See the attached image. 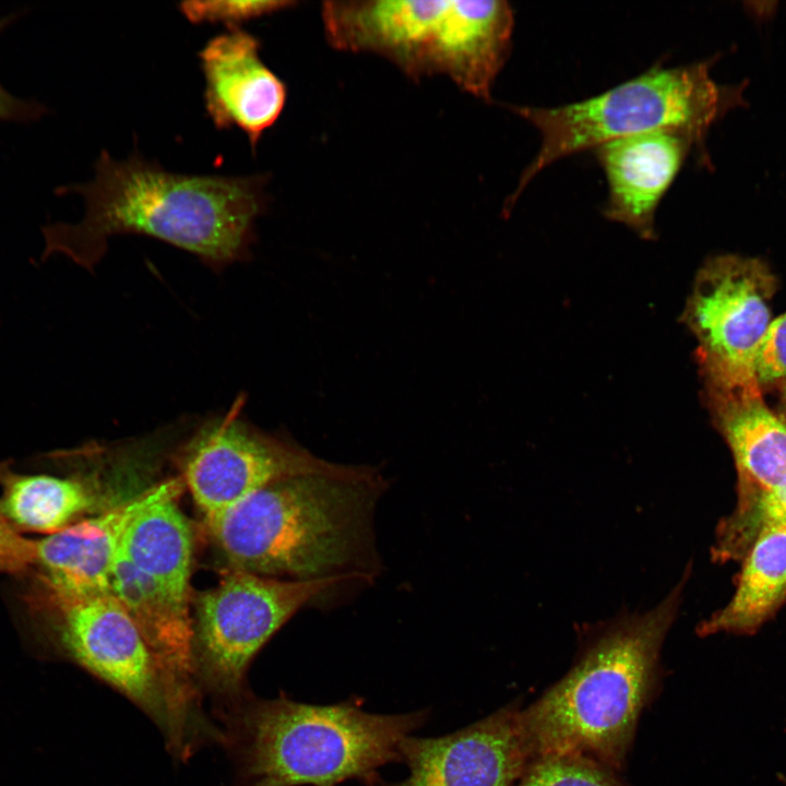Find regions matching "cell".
Listing matches in <instances>:
<instances>
[{
	"mask_svg": "<svg viewBox=\"0 0 786 786\" xmlns=\"http://www.w3.org/2000/svg\"><path fill=\"white\" fill-rule=\"evenodd\" d=\"M688 571V569H687ZM653 608L584 628L573 665L520 710L529 760L571 753L623 767L639 718L657 690L660 653L689 574Z\"/></svg>",
	"mask_w": 786,
	"mask_h": 786,
	"instance_id": "obj_3",
	"label": "cell"
},
{
	"mask_svg": "<svg viewBox=\"0 0 786 786\" xmlns=\"http://www.w3.org/2000/svg\"><path fill=\"white\" fill-rule=\"evenodd\" d=\"M384 479L372 467L285 478L206 525L231 569L295 581H369L380 569L374 510Z\"/></svg>",
	"mask_w": 786,
	"mask_h": 786,
	"instance_id": "obj_2",
	"label": "cell"
},
{
	"mask_svg": "<svg viewBox=\"0 0 786 786\" xmlns=\"http://www.w3.org/2000/svg\"><path fill=\"white\" fill-rule=\"evenodd\" d=\"M741 561L733 597L698 626L701 636L722 632L751 634L785 603L786 526L760 534Z\"/></svg>",
	"mask_w": 786,
	"mask_h": 786,
	"instance_id": "obj_18",
	"label": "cell"
},
{
	"mask_svg": "<svg viewBox=\"0 0 786 786\" xmlns=\"http://www.w3.org/2000/svg\"><path fill=\"white\" fill-rule=\"evenodd\" d=\"M0 496V515L15 529L57 533L98 504L83 479L48 474L8 475Z\"/></svg>",
	"mask_w": 786,
	"mask_h": 786,
	"instance_id": "obj_19",
	"label": "cell"
},
{
	"mask_svg": "<svg viewBox=\"0 0 786 786\" xmlns=\"http://www.w3.org/2000/svg\"><path fill=\"white\" fill-rule=\"evenodd\" d=\"M694 140L674 130H658L606 142L595 148L606 175L607 218L639 236H655V213Z\"/></svg>",
	"mask_w": 786,
	"mask_h": 786,
	"instance_id": "obj_14",
	"label": "cell"
},
{
	"mask_svg": "<svg viewBox=\"0 0 786 786\" xmlns=\"http://www.w3.org/2000/svg\"><path fill=\"white\" fill-rule=\"evenodd\" d=\"M785 379L786 312L771 321L754 361V380L760 389Z\"/></svg>",
	"mask_w": 786,
	"mask_h": 786,
	"instance_id": "obj_23",
	"label": "cell"
},
{
	"mask_svg": "<svg viewBox=\"0 0 786 786\" xmlns=\"http://www.w3.org/2000/svg\"><path fill=\"white\" fill-rule=\"evenodd\" d=\"M775 289V276L757 258L718 255L699 270L682 320L698 342L705 385L757 383L754 361Z\"/></svg>",
	"mask_w": 786,
	"mask_h": 786,
	"instance_id": "obj_9",
	"label": "cell"
},
{
	"mask_svg": "<svg viewBox=\"0 0 786 786\" xmlns=\"http://www.w3.org/2000/svg\"><path fill=\"white\" fill-rule=\"evenodd\" d=\"M324 34L343 51L384 57L412 78L441 74L490 100L514 27L501 0L327 1Z\"/></svg>",
	"mask_w": 786,
	"mask_h": 786,
	"instance_id": "obj_5",
	"label": "cell"
},
{
	"mask_svg": "<svg viewBox=\"0 0 786 786\" xmlns=\"http://www.w3.org/2000/svg\"><path fill=\"white\" fill-rule=\"evenodd\" d=\"M92 180L60 188L78 193V223L44 228V255L60 253L92 271L119 235L152 237L196 255L214 271L251 255L255 222L265 213L269 174L188 175L147 160L136 147L126 159L103 150Z\"/></svg>",
	"mask_w": 786,
	"mask_h": 786,
	"instance_id": "obj_1",
	"label": "cell"
},
{
	"mask_svg": "<svg viewBox=\"0 0 786 786\" xmlns=\"http://www.w3.org/2000/svg\"><path fill=\"white\" fill-rule=\"evenodd\" d=\"M3 24L4 21L0 20V29ZM41 111L38 105L13 96L0 84V121H25L36 118Z\"/></svg>",
	"mask_w": 786,
	"mask_h": 786,
	"instance_id": "obj_25",
	"label": "cell"
},
{
	"mask_svg": "<svg viewBox=\"0 0 786 786\" xmlns=\"http://www.w3.org/2000/svg\"><path fill=\"white\" fill-rule=\"evenodd\" d=\"M341 583L337 579L284 580L230 569L196 602L199 680L233 704L239 703L247 668L257 653L301 607Z\"/></svg>",
	"mask_w": 786,
	"mask_h": 786,
	"instance_id": "obj_8",
	"label": "cell"
},
{
	"mask_svg": "<svg viewBox=\"0 0 786 786\" xmlns=\"http://www.w3.org/2000/svg\"><path fill=\"white\" fill-rule=\"evenodd\" d=\"M707 63L654 67L594 97L558 107L513 106L533 124L540 146L508 199L511 211L528 182L565 156L624 136L674 130L699 140L726 105Z\"/></svg>",
	"mask_w": 786,
	"mask_h": 786,
	"instance_id": "obj_6",
	"label": "cell"
},
{
	"mask_svg": "<svg viewBox=\"0 0 786 786\" xmlns=\"http://www.w3.org/2000/svg\"><path fill=\"white\" fill-rule=\"evenodd\" d=\"M238 398L200 426L182 456V480L205 523L278 480L334 469L307 449L252 426Z\"/></svg>",
	"mask_w": 786,
	"mask_h": 786,
	"instance_id": "obj_10",
	"label": "cell"
},
{
	"mask_svg": "<svg viewBox=\"0 0 786 786\" xmlns=\"http://www.w3.org/2000/svg\"><path fill=\"white\" fill-rule=\"evenodd\" d=\"M178 497L170 495L143 508L127 526L120 549L162 592L189 606L193 541Z\"/></svg>",
	"mask_w": 786,
	"mask_h": 786,
	"instance_id": "obj_17",
	"label": "cell"
},
{
	"mask_svg": "<svg viewBox=\"0 0 786 786\" xmlns=\"http://www.w3.org/2000/svg\"><path fill=\"white\" fill-rule=\"evenodd\" d=\"M181 477L148 488L133 499L80 520L35 540V561L48 598H80L111 593V571L122 535L133 517L157 500L180 495Z\"/></svg>",
	"mask_w": 786,
	"mask_h": 786,
	"instance_id": "obj_13",
	"label": "cell"
},
{
	"mask_svg": "<svg viewBox=\"0 0 786 786\" xmlns=\"http://www.w3.org/2000/svg\"><path fill=\"white\" fill-rule=\"evenodd\" d=\"M111 593L158 659L179 678L200 687L189 606L171 599L136 570L120 545L112 564Z\"/></svg>",
	"mask_w": 786,
	"mask_h": 786,
	"instance_id": "obj_16",
	"label": "cell"
},
{
	"mask_svg": "<svg viewBox=\"0 0 786 786\" xmlns=\"http://www.w3.org/2000/svg\"><path fill=\"white\" fill-rule=\"evenodd\" d=\"M34 561L35 540L25 538L0 515V572L24 573Z\"/></svg>",
	"mask_w": 786,
	"mask_h": 786,
	"instance_id": "obj_24",
	"label": "cell"
},
{
	"mask_svg": "<svg viewBox=\"0 0 786 786\" xmlns=\"http://www.w3.org/2000/svg\"><path fill=\"white\" fill-rule=\"evenodd\" d=\"M48 599L66 653L143 710L174 755L188 757L206 727L200 714V687L158 659L112 593Z\"/></svg>",
	"mask_w": 786,
	"mask_h": 786,
	"instance_id": "obj_7",
	"label": "cell"
},
{
	"mask_svg": "<svg viewBox=\"0 0 786 786\" xmlns=\"http://www.w3.org/2000/svg\"><path fill=\"white\" fill-rule=\"evenodd\" d=\"M295 1H186L178 10L193 24L222 23L238 28L245 22L294 7Z\"/></svg>",
	"mask_w": 786,
	"mask_h": 786,
	"instance_id": "obj_22",
	"label": "cell"
},
{
	"mask_svg": "<svg viewBox=\"0 0 786 786\" xmlns=\"http://www.w3.org/2000/svg\"><path fill=\"white\" fill-rule=\"evenodd\" d=\"M260 49V39L238 27L211 38L198 53L209 118L217 130L236 127L246 133L252 152L279 118L287 96Z\"/></svg>",
	"mask_w": 786,
	"mask_h": 786,
	"instance_id": "obj_12",
	"label": "cell"
},
{
	"mask_svg": "<svg viewBox=\"0 0 786 786\" xmlns=\"http://www.w3.org/2000/svg\"><path fill=\"white\" fill-rule=\"evenodd\" d=\"M706 386V402L737 469V502L786 484V419L763 400L757 383Z\"/></svg>",
	"mask_w": 786,
	"mask_h": 786,
	"instance_id": "obj_15",
	"label": "cell"
},
{
	"mask_svg": "<svg viewBox=\"0 0 786 786\" xmlns=\"http://www.w3.org/2000/svg\"><path fill=\"white\" fill-rule=\"evenodd\" d=\"M782 402H783L784 410H785V413H786V385H785V388H784V390H783ZM784 418L786 419V415L784 416Z\"/></svg>",
	"mask_w": 786,
	"mask_h": 786,
	"instance_id": "obj_26",
	"label": "cell"
},
{
	"mask_svg": "<svg viewBox=\"0 0 786 786\" xmlns=\"http://www.w3.org/2000/svg\"><path fill=\"white\" fill-rule=\"evenodd\" d=\"M520 710L509 704L443 736L409 735L400 746L408 775L366 786H514L529 761Z\"/></svg>",
	"mask_w": 786,
	"mask_h": 786,
	"instance_id": "obj_11",
	"label": "cell"
},
{
	"mask_svg": "<svg viewBox=\"0 0 786 786\" xmlns=\"http://www.w3.org/2000/svg\"><path fill=\"white\" fill-rule=\"evenodd\" d=\"M514 786H627L615 771L580 754L553 753L529 760Z\"/></svg>",
	"mask_w": 786,
	"mask_h": 786,
	"instance_id": "obj_21",
	"label": "cell"
},
{
	"mask_svg": "<svg viewBox=\"0 0 786 786\" xmlns=\"http://www.w3.org/2000/svg\"><path fill=\"white\" fill-rule=\"evenodd\" d=\"M778 526H786V484L737 502L717 525L712 557L722 562L741 560L760 534Z\"/></svg>",
	"mask_w": 786,
	"mask_h": 786,
	"instance_id": "obj_20",
	"label": "cell"
},
{
	"mask_svg": "<svg viewBox=\"0 0 786 786\" xmlns=\"http://www.w3.org/2000/svg\"><path fill=\"white\" fill-rule=\"evenodd\" d=\"M230 716L243 786H338L368 785L400 762L402 740L430 713L376 714L359 698L318 705L279 695L242 699Z\"/></svg>",
	"mask_w": 786,
	"mask_h": 786,
	"instance_id": "obj_4",
	"label": "cell"
}]
</instances>
